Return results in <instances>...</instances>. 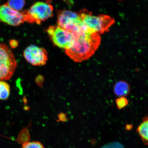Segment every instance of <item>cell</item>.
<instances>
[{"instance_id": "14", "label": "cell", "mask_w": 148, "mask_h": 148, "mask_svg": "<svg viewBox=\"0 0 148 148\" xmlns=\"http://www.w3.org/2000/svg\"><path fill=\"white\" fill-rule=\"evenodd\" d=\"M22 148H44L41 143L38 141H27L25 142Z\"/></svg>"}, {"instance_id": "8", "label": "cell", "mask_w": 148, "mask_h": 148, "mask_svg": "<svg viewBox=\"0 0 148 148\" xmlns=\"http://www.w3.org/2000/svg\"><path fill=\"white\" fill-rule=\"evenodd\" d=\"M23 56L27 62L33 66L45 65L48 60L46 50L35 45L27 46L23 51Z\"/></svg>"}, {"instance_id": "11", "label": "cell", "mask_w": 148, "mask_h": 148, "mask_svg": "<svg viewBox=\"0 0 148 148\" xmlns=\"http://www.w3.org/2000/svg\"><path fill=\"white\" fill-rule=\"evenodd\" d=\"M10 85L5 81H0V100H6L10 96Z\"/></svg>"}, {"instance_id": "10", "label": "cell", "mask_w": 148, "mask_h": 148, "mask_svg": "<svg viewBox=\"0 0 148 148\" xmlns=\"http://www.w3.org/2000/svg\"><path fill=\"white\" fill-rule=\"evenodd\" d=\"M136 131L143 143L148 145V116L143 118L142 123L137 128Z\"/></svg>"}, {"instance_id": "1", "label": "cell", "mask_w": 148, "mask_h": 148, "mask_svg": "<svg viewBox=\"0 0 148 148\" xmlns=\"http://www.w3.org/2000/svg\"><path fill=\"white\" fill-rule=\"evenodd\" d=\"M73 33V45L70 49L66 50V55L75 62L88 60L99 48L101 42L100 36L97 33L83 31Z\"/></svg>"}, {"instance_id": "16", "label": "cell", "mask_w": 148, "mask_h": 148, "mask_svg": "<svg viewBox=\"0 0 148 148\" xmlns=\"http://www.w3.org/2000/svg\"><path fill=\"white\" fill-rule=\"evenodd\" d=\"M9 44L12 49H15L18 45V42L17 40H11L9 42Z\"/></svg>"}, {"instance_id": "5", "label": "cell", "mask_w": 148, "mask_h": 148, "mask_svg": "<svg viewBox=\"0 0 148 148\" xmlns=\"http://www.w3.org/2000/svg\"><path fill=\"white\" fill-rule=\"evenodd\" d=\"M53 12V8L51 5L44 2H37L26 10V21L30 23L40 24L52 17Z\"/></svg>"}, {"instance_id": "7", "label": "cell", "mask_w": 148, "mask_h": 148, "mask_svg": "<svg viewBox=\"0 0 148 148\" xmlns=\"http://www.w3.org/2000/svg\"><path fill=\"white\" fill-rule=\"evenodd\" d=\"M26 21V10L20 12L5 4L0 5V22L18 26Z\"/></svg>"}, {"instance_id": "6", "label": "cell", "mask_w": 148, "mask_h": 148, "mask_svg": "<svg viewBox=\"0 0 148 148\" xmlns=\"http://www.w3.org/2000/svg\"><path fill=\"white\" fill-rule=\"evenodd\" d=\"M47 32L53 44L61 49H70L74 42L73 33L69 32L58 25H52L47 29Z\"/></svg>"}, {"instance_id": "3", "label": "cell", "mask_w": 148, "mask_h": 148, "mask_svg": "<svg viewBox=\"0 0 148 148\" xmlns=\"http://www.w3.org/2000/svg\"><path fill=\"white\" fill-rule=\"evenodd\" d=\"M17 66L15 57L10 48L0 43V81L9 80Z\"/></svg>"}, {"instance_id": "4", "label": "cell", "mask_w": 148, "mask_h": 148, "mask_svg": "<svg viewBox=\"0 0 148 148\" xmlns=\"http://www.w3.org/2000/svg\"><path fill=\"white\" fill-rule=\"evenodd\" d=\"M58 25L68 31L75 33L88 29L79 14L72 11L63 10L57 13Z\"/></svg>"}, {"instance_id": "9", "label": "cell", "mask_w": 148, "mask_h": 148, "mask_svg": "<svg viewBox=\"0 0 148 148\" xmlns=\"http://www.w3.org/2000/svg\"><path fill=\"white\" fill-rule=\"evenodd\" d=\"M114 94L118 97H126L130 91V86L125 81H120L116 83L114 87Z\"/></svg>"}, {"instance_id": "17", "label": "cell", "mask_w": 148, "mask_h": 148, "mask_svg": "<svg viewBox=\"0 0 148 148\" xmlns=\"http://www.w3.org/2000/svg\"><path fill=\"white\" fill-rule=\"evenodd\" d=\"M133 125L130 124H127L126 125L125 129L127 130H130L132 128Z\"/></svg>"}, {"instance_id": "15", "label": "cell", "mask_w": 148, "mask_h": 148, "mask_svg": "<svg viewBox=\"0 0 148 148\" xmlns=\"http://www.w3.org/2000/svg\"><path fill=\"white\" fill-rule=\"evenodd\" d=\"M101 148H124V147L119 142H114L103 146Z\"/></svg>"}, {"instance_id": "2", "label": "cell", "mask_w": 148, "mask_h": 148, "mask_svg": "<svg viewBox=\"0 0 148 148\" xmlns=\"http://www.w3.org/2000/svg\"><path fill=\"white\" fill-rule=\"evenodd\" d=\"M79 14L90 33L103 34L109 31L114 23V20L110 16L103 14L92 15L91 12L86 9L81 11Z\"/></svg>"}, {"instance_id": "12", "label": "cell", "mask_w": 148, "mask_h": 148, "mask_svg": "<svg viewBox=\"0 0 148 148\" xmlns=\"http://www.w3.org/2000/svg\"><path fill=\"white\" fill-rule=\"evenodd\" d=\"M5 4L14 10L20 12L25 4V0H8Z\"/></svg>"}, {"instance_id": "13", "label": "cell", "mask_w": 148, "mask_h": 148, "mask_svg": "<svg viewBox=\"0 0 148 148\" xmlns=\"http://www.w3.org/2000/svg\"><path fill=\"white\" fill-rule=\"evenodd\" d=\"M129 101L125 97H118L116 100V103L118 110H122L126 107L129 103Z\"/></svg>"}]
</instances>
